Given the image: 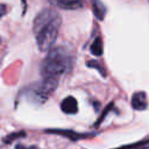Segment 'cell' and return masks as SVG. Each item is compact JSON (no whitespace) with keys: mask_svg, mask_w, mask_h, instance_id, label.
Masks as SVG:
<instances>
[{"mask_svg":"<svg viewBox=\"0 0 149 149\" xmlns=\"http://www.w3.org/2000/svg\"><path fill=\"white\" fill-rule=\"evenodd\" d=\"M61 109L65 114H76L78 112V102L72 95H69L62 100Z\"/></svg>","mask_w":149,"mask_h":149,"instance_id":"7","label":"cell"},{"mask_svg":"<svg viewBox=\"0 0 149 149\" xmlns=\"http://www.w3.org/2000/svg\"><path fill=\"white\" fill-rule=\"evenodd\" d=\"M90 51L91 54H93L94 56H101L102 55V41L100 37H97L92 44H91V48H90Z\"/></svg>","mask_w":149,"mask_h":149,"instance_id":"9","label":"cell"},{"mask_svg":"<svg viewBox=\"0 0 149 149\" xmlns=\"http://www.w3.org/2000/svg\"><path fill=\"white\" fill-rule=\"evenodd\" d=\"M15 149H37V147H35V146L27 147V146H23V144H16L15 146Z\"/></svg>","mask_w":149,"mask_h":149,"instance_id":"14","label":"cell"},{"mask_svg":"<svg viewBox=\"0 0 149 149\" xmlns=\"http://www.w3.org/2000/svg\"><path fill=\"white\" fill-rule=\"evenodd\" d=\"M50 5L54 7L65 9V10H74L84 5V0H48Z\"/></svg>","mask_w":149,"mask_h":149,"instance_id":"5","label":"cell"},{"mask_svg":"<svg viewBox=\"0 0 149 149\" xmlns=\"http://www.w3.org/2000/svg\"><path fill=\"white\" fill-rule=\"evenodd\" d=\"M58 80L51 78H42L40 81H36L28 87H26V95L36 104H43L57 88Z\"/></svg>","mask_w":149,"mask_h":149,"instance_id":"3","label":"cell"},{"mask_svg":"<svg viewBox=\"0 0 149 149\" xmlns=\"http://www.w3.org/2000/svg\"><path fill=\"white\" fill-rule=\"evenodd\" d=\"M72 54L64 47H52L41 64L42 78H51L59 80L72 66Z\"/></svg>","mask_w":149,"mask_h":149,"instance_id":"2","label":"cell"},{"mask_svg":"<svg viewBox=\"0 0 149 149\" xmlns=\"http://www.w3.org/2000/svg\"><path fill=\"white\" fill-rule=\"evenodd\" d=\"M92 12L98 20L102 21L106 16L107 9H106V6L100 0H92Z\"/></svg>","mask_w":149,"mask_h":149,"instance_id":"8","label":"cell"},{"mask_svg":"<svg viewBox=\"0 0 149 149\" xmlns=\"http://www.w3.org/2000/svg\"><path fill=\"white\" fill-rule=\"evenodd\" d=\"M113 107H114V104L112 102V104H109V105H108V106H107V107L105 108V111H104V113L101 114V116H100V118H99V119L97 120V122L94 123V126H95V127H98V126H99V125L101 123V121H102V120L105 119V116L107 115V113H108V112H109V111H111V109H112Z\"/></svg>","mask_w":149,"mask_h":149,"instance_id":"12","label":"cell"},{"mask_svg":"<svg viewBox=\"0 0 149 149\" xmlns=\"http://www.w3.org/2000/svg\"><path fill=\"white\" fill-rule=\"evenodd\" d=\"M0 42H1V40H0Z\"/></svg>","mask_w":149,"mask_h":149,"instance_id":"16","label":"cell"},{"mask_svg":"<svg viewBox=\"0 0 149 149\" xmlns=\"http://www.w3.org/2000/svg\"><path fill=\"white\" fill-rule=\"evenodd\" d=\"M47 133H51V134H57L61 136H64L71 141H78L80 139H86V137H91L94 136V134L92 133H87V134H83V133H77L73 130H69V129H48L45 130Z\"/></svg>","mask_w":149,"mask_h":149,"instance_id":"4","label":"cell"},{"mask_svg":"<svg viewBox=\"0 0 149 149\" xmlns=\"http://www.w3.org/2000/svg\"><path fill=\"white\" fill-rule=\"evenodd\" d=\"M86 65H87V68H93V69H95V70H98L99 71V73L102 76V77H106V70L104 69V66L98 62V61H88L87 63H86Z\"/></svg>","mask_w":149,"mask_h":149,"instance_id":"11","label":"cell"},{"mask_svg":"<svg viewBox=\"0 0 149 149\" xmlns=\"http://www.w3.org/2000/svg\"><path fill=\"white\" fill-rule=\"evenodd\" d=\"M118 149H149V139L140 141V142L134 143L132 146L129 144V146H126V147H122V148H118Z\"/></svg>","mask_w":149,"mask_h":149,"instance_id":"10","label":"cell"},{"mask_svg":"<svg viewBox=\"0 0 149 149\" xmlns=\"http://www.w3.org/2000/svg\"><path fill=\"white\" fill-rule=\"evenodd\" d=\"M7 13V6L3 3H0V19Z\"/></svg>","mask_w":149,"mask_h":149,"instance_id":"15","label":"cell"},{"mask_svg":"<svg viewBox=\"0 0 149 149\" xmlns=\"http://www.w3.org/2000/svg\"><path fill=\"white\" fill-rule=\"evenodd\" d=\"M26 136V133L24 132H19V133H13V134H10L5 141L7 142V143H9V142H12L13 140H15V139H19V137H24Z\"/></svg>","mask_w":149,"mask_h":149,"instance_id":"13","label":"cell"},{"mask_svg":"<svg viewBox=\"0 0 149 149\" xmlns=\"http://www.w3.org/2000/svg\"><path fill=\"white\" fill-rule=\"evenodd\" d=\"M62 17L56 9L44 8L34 19L33 31L41 51H49L58 36Z\"/></svg>","mask_w":149,"mask_h":149,"instance_id":"1","label":"cell"},{"mask_svg":"<svg viewBox=\"0 0 149 149\" xmlns=\"http://www.w3.org/2000/svg\"><path fill=\"white\" fill-rule=\"evenodd\" d=\"M132 107L136 111H144L148 107V100H147V94L143 91L135 92L132 95Z\"/></svg>","mask_w":149,"mask_h":149,"instance_id":"6","label":"cell"}]
</instances>
